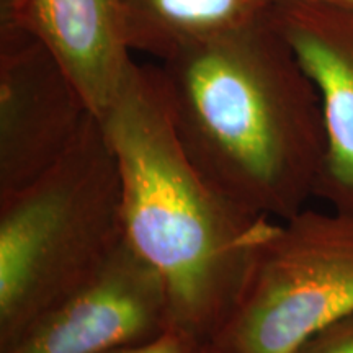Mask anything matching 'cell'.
<instances>
[{
  "instance_id": "5b68a950",
  "label": "cell",
  "mask_w": 353,
  "mask_h": 353,
  "mask_svg": "<svg viewBox=\"0 0 353 353\" xmlns=\"http://www.w3.org/2000/svg\"><path fill=\"white\" fill-rule=\"evenodd\" d=\"M172 329L161 276L123 241L97 275L38 316L0 353H108Z\"/></svg>"
},
{
  "instance_id": "6da1fadb",
  "label": "cell",
  "mask_w": 353,
  "mask_h": 353,
  "mask_svg": "<svg viewBox=\"0 0 353 353\" xmlns=\"http://www.w3.org/2000/svg\"><path fill=\"white\" fill-rule=\"evenodd\" d=\"M159 74L185 152L219 192L283 221L316 196L327 145L321 99L268 8L162 61Z\"/></svg>"
},
{
  "instance_id": "ba28073f",
  "label": "cell",
  "mask_w": 353,
  "mask_h": 353,
  "mask_svg": "<svg viewBox=\"0 0 353 353\" xmlns=\"http://www.w3.org/2000/svg\"><path fill=\"white\" fill-rule=\"evenodd\" d=\"M19 26L51 52L97 120L132 65L120 0H13Z\"/></svg>"
},
{
  "instance_id": "3957f363",
  "label": "cell",
  "mask_w": 353,
  "mask_h": 353,
  "mask_svg": "<svg viewBox=\"0 0 353 353\" xmlns=\"http://www.w3.org/2000/svg\"><path fill=\"white\" fill-rule=\"evenodd\" d=\"M123 241L120 172L90 117L51 170L0 196V348L97 275Z\"/></svg>"
},
{
  "instance_id": "52a82bcc",
  "label": "cell",
  "mask_w": 353,
  "mask_h": 353,
  "mask_svg": "<svg viewBox=\"0 0 353 353\" xmlns=\"http://www.w3.org/2000/svg\"><path fill=\"white\" fill-rule=\"evenodd\" d=\"M268 13L321 99L327 145L316 196L353 214V7L276 0Z\"/></svg>"
},
{
  "instance_id": "30bf717a",
  "label": "cell",
  "mask_w": 353,
  "mask_h": 353,
  "mask_svg": "<svg viewBox=\"0 0 353 353\" xmlns=\"http://www.w3.org/2000/svg\"><path fill=\"white\" fill-rule=\"evenodd\" d=\"M108 353H218L213 342L200 335L172 329L154 341L123 347Z\"/></svg>"
},
{
  "instance_id": "7a4b0ae2",
  "label": "cell",
  "mask_w": 353,
  "mask_h": 353,
  "mask_svg": "<svg viewBox=\"0 0 353 353\" xmlns=\"http://www.w3.org/2000/svg\"><path fill=\"white\" fill-rule=\"evenodd\" d=\"M99 123L120 172L125 241L161 276L174 329L211 341L273 223L232 201L193 164L159 69L132 65Z\"/></svg>"
},
{
  "instance_id": "8992f818",
  "label": "cell",
  "mask_w": 353,
  "mask_h": 353,
  "mask_svg": "<svg viewBox=\"0 0 353 353\" xmlns=\"http://www.w3.org/2000/svg\"><path fill=\"white\" fill-rule=\"evenodd\" d=\"M94 117L51 52L23 30L0 64V196L37 182Z\"/></svg>"
},
{
  "instance_id": "9c48e42d",
  "label": "cell",
  "mask_w": 353,
  "mask_h": 353,
  "mask_svg": "<svg viewBox=\"0 0 353 353\" xmlns=\"http://www.w3.org/2000/svg\"><path fill=\"white\" fill-rule=\"evenodd\" d=\"M267 0H120L130 50L165 61L252 23Z\"/></svg>"
},
{
  "instance_id": "277c9868",
  "label": "cell",
  "mask_w": 353,
  "mask_h": 353,
  "mask_svg": "<svg viewBox=\"0 0 353 353\" xmlns=\"http://www.w3.org/2000/svg\"><path fill=\"white\" fill-rule=\"evenodd\" d=\"M353 314V214L303 210L257 242L245 281L211 339L218 353H296Z\"/></svg>"
},
{
  "instance_id": "8fae6325",
  "label": "cell",
  "mask_w": 353,
  "mask_h": 353,
  "mask_svg": "<svg viewBox=\"0 0 353 353\" xmlns=\"http://www.w3.org/2000/svg\"><path fill=\"white\" fill-rule=\"evenodd\" d=\"M296 353H353V314L322 329Z\"/></svg>"
}]
</instances>
